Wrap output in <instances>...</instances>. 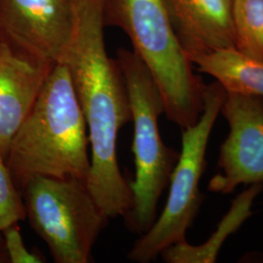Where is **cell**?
<instances>
[{
    "label": "cell",
    "mask_w": 263,
    "mask_h": 263,
    "mask_svg": "<svg viewBox=\"0 0 263 263\" xmlns=\"http://www.w3.org/2000/svg\"><path fill=\"white\" fill-rule=\"evenodd\" d=\"M74 28L62 61L67 67L87 126L91 167L87 186L108 218L133 208L130 182L119 169L118 133L132 121L131 106L117 60L104 39V0H73Z\"/></svg>",
    "instance_id": "1"
},
{
    "label": "cell",
    "mask_w": 263,
    "mask_h": 263,
    "mask_svg": "<svg viewBox=\"0 0 263 263\" xmlns=\"http://www.w3.org/2000/svg\"><path fill=\"white\" fill-rule=\"evenodd\" d=\"M6 164L21 192L35 177L87 181L91 167L87 126L64 64L53 67L14 135Z\"/></svg>",
    "instance_id": "2"
},
{
    "label": "cell",
    "mask_w": 263,
    "mask_h": 263,
    "mask_svg": "<svg viewBox=\"0 0 263 263\" xmlns=\"http://www.w3.org/2000/svg\"><path fill=\"white\" fill-rule=\"evenodd\" d=\"M105 26L122 29L158 88L164 114L181 130L197 122L206 85L193 71L164 0H104Z\"/></svg>",
    "instance_id": "3"
},
{
    "label": "cell",
    "mask_w": 263,
    "mask_h": 263,
    "mask_svg": "<svg viewBox=\"0 0 263 263\" xmlns=\"http://www.w3.org/2000/svg\"><path fill=\"white\" fill-rule=\"evenodd\" d=\"M117 63L122 71L131 106L134 137L132 152L135 179L130 182L134 204L124 216L128 229L141 235L156 220L160 197L169 185L179 152L167 146L160 135L158 119L164 104L158 88L133 50L120 48Z\"/></svg>",
    "instance_id": "4"
},
{
    "label": "cell",
    "mask_w": 263,
    "mask_h": 263,
    "mask_svg": "<svg viewBox=\"0 0 263 263\" xmlns=\"http://www.w3.org/2000/svg\"><path fill=\"white\" fill-rule=\"evenodd\" d=\"M226 94L224 88L216 81L206 87L199 120L182 130L181 151L170 178L166 205L151 228L132 247L127 255L130 261L151 262L167 248L186 240V232L203 202L199 184L206 168L209 140Z\"/></svg>",
    "instance_id": "5"
},
{
    "label": "cell",
    "mask_w": 263,
    "mask_h": 263,
    "mask_svg": "<svg viewBox=\"0 0 263 263\" xmlns=\"http://www.w3.org/2000/svg\"><path fill=\"white\" fill-rule=\"evenodd\" d=\"M28 222L57 263L92 261V250L108 217L85 180L35 177L22 190Z\"/></svg>",
    "instance_id": "6"
},
{
    "label": "cell",
    "mask_w": 263,
    "mask_h": 263,
    "mask_svg": "<svg viewBox=\"0 0 263 263\" xmlns=\"http://www.w3.org/2000/svg\"><path fill=\"white\" fill-rule=\"evenodd\" d=\"M73 28V0H0V39L34 60L62 63Z\"/></svg>",
    "instance_id": "7"
},
{
    "label": "cell",
    "mask_w": 263,
    "mask_h": 263,
    "mask_svg": "<svg viewBox=\"0 0 263 263\" xmlns=\"http://www.w3.org/2000/svg\"><path fill=\"white\" fill-rule=\"evenodd\" d=\"M220 114L229 133L219 149V172L208 189L230 194L242 184L263 183L262 98L226 92Z\"/></svg>",
    "instance_id": "8"
},
{
    "label": "cell",
    "mask_w": 263,
    "mask_h": 263,
    "mask_svg": "<svg viewBox=\"0 0 263 263\" xmlns=\"http://www.w3.org/2000/svg\"><path fill=\"white\" fill-rule=\"evenodd\" d=\"M55 66L26 56L0 39V153L5 161L14 135Z\"/></svg>",
    "instance_id": "9"
},
{
    "label": "cell",
    "mask_w": 263,
    "mask_h": 263,
    "mask_svg": "<svg viewBox=\"0 0 263 263\" xmlns=\"http://www.w3.org/2000/svg\"><path fill=\"white\" fill-rule=\"evenodd\" d=\"M172 26L189 61L235 48L232 0H164Z\"/></svg>",
    "instance_id": "10"
},
{
    "label": "cell",
    "mask_w": 263,
    "mask_h": 263,
    "mask_svg": "<svg viewBox=\"0 0 263 263\" xmlns=\"http://www.w3.org/2000/svg\"><path fill=\"white\" fill-rule=\"evenodd\" d=\"M191 63L198 71L215 78L226 92L263 99V61L227 48L196 57Z\"/></svg>",
    "instance_id": "11"
},
{
    "label": "cell",
    "mask_w": 263,
    "mask_h": 263,
    "mask_svg": "<svg viewBox=\"0 0 263 263\" xmlns=\"http://www.w3.org/2000/svg\"><path fill=\"white\" fill-rule=\"evenodd\" d=\"M263 183L251 184L233 200L231 207L211 238L204 244L193 246L187 241L167 248L160 254L167 263H214L229 235L233 234L253 215L252 207L255 198L262 191Z\"/></svg>",
    "instance_id": "12"
},
{
    "label": "cell",
    "mask_w": 263,
    "mask_h": 263,
    "mask_svg": "<svg viewBox=\"0 0 263 263\" xmlns=\"http://www.w3.org/2000/svg\"><path fill=\"white\" fill-rule=\"evenodd\" d=\"M235 48L263 61V0H232Z\"/></svg>",
    "instance_id": "13"
},
{
    "label": "cell",
    "mask_w": 263,
    "mask_h": 263,
    "mask_svg": "<svg viewBox=\"0 0 263 263\" xmlns=\"http://www.w3.org/2000/svg\"><path fill=\"white\" fill-rule=\"evenodd\" d=\"M27 217L22 192L15 184L6 161L0 153V232Z\"/></svg>",
    "instance_id": "14"
},
{
    "label": "cell",
    "mask_w": 263,
    "mask_h": 263,
    "mask_svg": "<svg viewBox=\"0 0 263 263\" xmlns=\"http://www.w3.org/2000/svg\"><path fill=\"white\" fill-rule=\"evenodd\" d=\"M10 263L46 262L37 252L28 251L21 234L19 223H13L1 231Z\"/></svg>",
    "instance_id": "15"
},
{
    "label": "cell",
    "mask_w": 263,
    "mask_h": 263,
    "mask_svg": "<svg viewBox=\"0 0 263 263\" xmlns=\"http://www.w3.org/2000/svg\"><path fill=\"white\" fill-rule=\"evenodd\" d=\"M238 262L263 263V252H248L239 258Z\"/></svg>",
    "instance_id": "16"
},
{
    "label": "cell",
    "mask_w": 263,
    "mask_h": 263,
    "mask_svg": "<svg viewBox=\"0 0 263 263\" xmlns=\"http://www.w3.org/2000/svg\"><path fill=\"white\" fill-rule=\"evenodd\" d=\"M3 258H4V247H3V242H2V239L0 236V262H2Z\"/></svg>",
    "instance_id": "17"
}]
</instances>
